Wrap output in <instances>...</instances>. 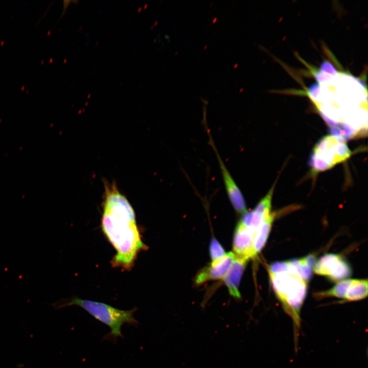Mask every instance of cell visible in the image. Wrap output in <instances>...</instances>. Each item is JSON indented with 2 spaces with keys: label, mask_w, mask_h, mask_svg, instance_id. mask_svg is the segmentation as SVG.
<instances>
[{
  "label": "cell",
  "mask_w": 368,
  "mask_h": 368,
  "mask_svg": "<svg viewBox=\"0 0 368 368\" xmlns=\"http://www.w3.org/2000/svg\"><path fill=\"white\" fill-rule=\"evenodd\" d=\"M323 86L331 93L316 107L329 127L330 134L347 140L364 135L367 127V91L363 79L340 72Z\"/></svg>",
  "instance_id": "6da1fadb"
},
{
  "label": "cell",
  "mask_w": 368,
  "mask_h": 368,
  "mask_svg": "<svg viewBox=\"0 0 368 368\" xmlns=\"http://www.w3.org/2000/svg\"><path fill=\"white\" fill-rule=\"evenodd\" d=\"M104 184L102 229L117 251L111 264L130 270L137 255L148 247L142 239L134 211L127 198L114 182L105 180Z\"/></svg>",
  "instance_id": "7a4b0ae2"
},
{
  "label": "cell",
  "mask_w": 368,
  "mask_h": 368,
  "mask_svg": "<svg viewBox=\"0 0 368 368\" xmlns=\"http://www.w3.org/2000/svg\"><path fill=\"white\" fill-rule=\"evenodd\" d=\"M51 305L56 310L73 305L83 308L95 319L110 328V331L103 339L113 342L118 338L123 337L121 332L123 325L127 324L135 327L139 325V321L134 317L136 308L122 310L103 303L83 300L76 296L68 299H61Z\"/></svg>",
  "instance_id": "3957f363"
},
{
  "label": "cell",
  "mask_w": 368,
  "mask_h": 368,
  "mask_svg": "<svg viewBox=\"0 0 368 368\" xmlns=\"http://www.w3.org/2000/svg\"><path fill=\"white\" fill-rule=\"evenodd\" d=\"M271 285L285 313L293 323L295 351L301 327V311L307 291V283L296 274L269 273Z\"/></svg>",
  "instance_id": "277c9868"
},
{
  "label": "cell",
  "mask_w": 368,
  "mask_h": 368,
  "mask_svg": "<svg viewBox=\"0 0 368 368\" xmlns=\"http://www.w3.org/2000/svg\"><path fill=\"white\" fill-rule=\"evenodd\" d=\"M352 154L345 140L330 134L324 136L315 145L309 164L314 174L328 170L347 160Z\"/></svg>",
  "instance_id": "5b68a950"
},
{
  "label": "cell",
  "mask_w": 368,
  "mask_h": 368,
  "mask_svg": "<svg viewBox=\"0 0 368 368\" xmlns=\"http://www.w3.org/2000/svg\"><path fill=\"white\" fill-rule=\"evenodd\" d=\"M314 272L326 277L333 281L347 279L352 274L349 263L340 255L326 254L315 263Z\"/></svg>",
  "instance_id": "8992f818"
},
{
  "label": "cell",
  "mask_w": 368,
  "mask_h": 368,
  "mask_svg": "<svg viewBox=\"0 0 368 368\" xmlns=\"http://www.w3.org/2000/svg\"><path fill=\"white\" fill-rule=\"evenodd\" d=\"M210 143L217 157L225 191L229 200L235 211L238 214L243 215L247 211L243 195L224 164L211 137Z\"/></svg>",
  "instance_id": "52a82bcc"
},
{
  "label": "cell",
  "mask_w": 368,
  "mask_h": 368,
  "mask_svg": "<svg viewBox=\"0 0 368 368\" xmlns=\"http://www.w3.org/2000/svg\"><path fill=\"white\" fill-rule=\"evenodd\" d=\"M233 252L226 254L222 258L212 261L208 266L200 270L195 279L197 285L208 281L223 280L234 258Z\"/></svg>",
  "instance_id": "ba28073f"
},
{
  "label": "cell",
  "mask_w": 368,
  "mask_h": 368,
  "mask_svg": "<svg viewBox=\"0 0 368 368\" xmlns=\"http://www.w3.org/2000/svg\"><path fill=\"white\" fill-rule=\"evenodd\" d=\"M256 231L249 228L239 221L236 227L233 247L234 255L249 259L255 257L253 250Z\"/></svg>",
  "instance_id": "9c48e42d"
},
{
  "label": "cell",
  "mask_w": 368,
  "mask_h": 368,
  "mask_svg": "<svg viewBox=\"0 0 368 368\" xmlns=\"http://www.w3.org/2000/svg\"><path fill=\"white\" fill-rule=\"evenodd\" d=\"M248 261V259L246 258L235 255L233 262L223 279L230 295L236 299L241 298L239 287Z\"/></svg>",
  "instance_id": "30bf717a"
},
{
  "label": "cell",
  "mask_w": 368,
  "mask_h": 368,
  "mask_svg": "<svg viewBox=\"0 0 368 368\" xmlns=\"http://www.w3.org/2000/svg\"><path fill=\"white\" fill-rule=\"evenodd\" d=\"M275 217V213L272 212L267 218L263 220L256 231L253 244V250L255 257L260 252L265 246L269 235Z\"/></svg>",
  "instance_id": "8fae6325"
},
{
  "label": "cell",
  "mask_w": 368,
  "mask_h": 368,
  "mask_svg": "<svg viewBox=\"0 0 368 368\" xmlns=\"http://www.w3.org/2000/svg\"><path fill=\"white\" fill-rule=\"evenodd\" d=\"M294 267L296 273L301 279L308 283L311 279L315 258L313 255L289 260Z\"/></svg>",
  "instance_id": "7c38bea8"
},
{
  "label": "cell",
  "mask_w": 368,
  "mask_h": 368,
  "mask_svg": "<svg viewBox=\"0 0 368 368\" xmlns=\"http://www.w3.org/2000/svg\"><path fill=\"white\" fill-rule=\"evenodd\" d=\"M367 296V279H353L344 300L348 302L359 301Z\"/></svg>",
  "instance_id": "4fadbf2b"
},
{
  "label": "cell",
  "mask_w": 368,
  "mask_h": 368,
  "mask_svg": "<svg viewBox=\"0 0 368 368\" xmlns=\"http://www.w3.org/2000/svg\"><path fill=\"white\" fill-rule=\"evenodd\" d=\"M353 279H345L338 282L331 289L319 292L316 295L319 298L334 297L344 300L347 290Z\"/></svg>",
  "instance_id": "5bb4252c"
},
{
  "label": "cell",
  "mask_w": 368,
  "mask_h": 368,
  "mask_svg": "<svg viewBox=\"0 0 368 368\" xmlns=\"http://www.w3.org/2000/svg\"><path fill=\"white\" fill-rule=\"evenodd\" d=\"M268 272L273 274H296L290 261L276 262L268 266Z\"/></svg>",
  "instance_id": "9a60e30c"
},
{
  "label": "cell",
  "mask_w": 368,
  "mask_h": 368,
  "mask_svg": "<svg viewBox=\"0 0 368 368\" xmlns=\"http://www.w3.org/2000/svg\"><path fill=\"white\" fill-rule=\"evenodd\" d=\"M209 249L210 255L212 261H216L226 255L223 247L215 238H212Z\"/></svg>",
  "instance_id": "2e32d148"
},
{
  "label": "cell",
  "mask_w": 368,
  "mask_h": 368,
  "mask_svg": "<svg viewBox=\"0 0 368 368\" xmlns=\"http://www.w3.org/2000/svg\"><path fill=\"white\" fill-rule=\"evenodd\" d=\"M319 70L331 76H336L339 72L335 66L330 61L327 60L323 61L320 63Z\"/></svg>",
  "instance_id": "e0dca14e"
}]
</instances>
